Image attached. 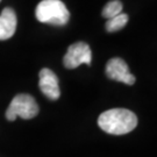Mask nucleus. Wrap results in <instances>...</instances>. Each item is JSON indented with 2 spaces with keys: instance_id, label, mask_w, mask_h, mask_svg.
Here are the masks:
<instances>
[{
  "instance_id": "f257e3e1",
  "label": "nucleus",
  "mask_w": 157,
  "mask_h": 157,
  "mask_svg": "<svg viewBox=\"0 0 157 157\" xmlns=\"http://www.w3.org/2000/svg\"><path fill=\"white\" fill-rule=\"evenodd\" d=\"M98 124L108 134H128L137 126V117L126 108H112L101 113Z\"/></svg>"
},
{
  "instance_id": "f03ea898",
  "label": "nucleus",
  "mask_w": 157,
  "mask_h": 157,
  "mask_svg": "<svg viewBox=\"0 0 157 157\" xmlns=\"http://www.w3.org/2000/svg\"><path fill=\"white\" fill-rule=\"evenodd\" d=\"M35 15L40 22L65 26L70 19V12L61 0H42L35 10Z\"/></svg>"
},
{
  "instance_id": "7ed1b4c3",
  "label": "nucleus",
  "mask_w": 157,
  "mask_h": 157,
  "mask_svg": "<svg viewBox=\"0 0 157 157\" xmlns=\"http://www.w3.org/2000/svg\"><path fill=\"white\" fill-rule=\"evenodd\" d=\"M39 114V106L32 95L22 93L13 98L10 106L6 111V119L8 121H14L17 117L29 120Z\"/></svg>"
},
{
  "instance_id": "20e7f679",
  "label": "nucleus",
  "mask_w": 157,
  "mask_h": 157,
  "mask_svg": "<svg viewBox=\"0 0 157 157\" xmlns=\"http://www.w3.org/2000/svg\"><path fill=\"white\" fill-rule=\"evenodd\" d=\"M91 61H92V51L89 44L84 42H77L70 45L63 58L64 67L67 69H76L80 64L91 65Z\"/></svg>"
},
{
  "instance_id": "39448f33",
  "label": "nucleus",
  "mask_w": 157,
  "mask_h": 157,
  "mask_svg": "<svg viewBox=\"0 0 157 157\" xmlns=\"http://www.w3.org/2000/svg\"><path fill=\"white\" fill-rule=\"evenodd\" d=\"M106 75L109 79L121 82L127 85H133L135 83L134 75L129 71L127 63L121 58H112L106 64Z\"/></svg>"
},
{
  "instance_id": "423d86ee",
  "label": "nucleus",
  "mask_w": 157,
  "mask_h": 157,
  "mask_svg": "<svg viewBox=\"0 0 157 157\" xmlns=\"http://www.w3.org/2000/svg\"><path fill=\"white\" fill-rule=\"evenodd\" d=\"M40 82L39 86L40 90L43 94L50 99V100H57L61 97V90L58 84V78L54 71L50 69H42L39 73Z\"/></svg>"
},
{
  "instance_id": "0eeeda50",
  "label": "nucleus",
  "mask_w": 157,
  "mask_h": 157,
  "mask_svg": "<svg viewBox=\"0 0 157 157\" xmlns=\"http://www.w3.org/2000/svg\"><path fill=\"white\" fill-rule=\"evenodd\" d=\"M17 15L15 12L10 7L2 10L0 14V40H8L17 30Z\"/></svg>"
},
{
  "instance_id": "6e6552de",
  "label": "nucleus",
  "mask_w": 157,
  "mask_h": 157,
  "mask_svg": "<svg viewBox=\"0 0 157 157\" xmlns=\"http://www.w3.org/2000/svg\"><path fill=\"white\" fill-rule=\"evenodd\" d=\"M127 22H128V15L124 14V13H120L117 17L108 19L105 27H106L107 32L113 33V32H118L120 29H122L127 25Z\"/></svg>"
},
{
  "instance_id": "1a4fd4ad",
  "label": "nucleus",
  "mask_w": 157,
  "mask_h": 157,
  "mask_svg": "<svg viewBox=\"0 0 157 157\" xmlns=\"http://www.w3.org/2000/svg\"><path fill=\"white\" fill-rule=\"evenodd\" d=\"M122 11V2L119 1V0H113L109 1L102 10V17H107V19H111L119 15Z\"/></svg>"
},
{
  "instance_id": "9d476101",
  "label": "nucleus",
  "mask_w": 157,
  "mask_h": 157,
  "mask_svg": "<svg viewBox=\"0 0 157 157\" xmlns=\"http://www.w3.org/2000/svg\"><path fill=\"white\" fill-rule=\"evenodd\" d=\"M0 1H1V0H0Z\"/></svg>"
}]
</instances>
